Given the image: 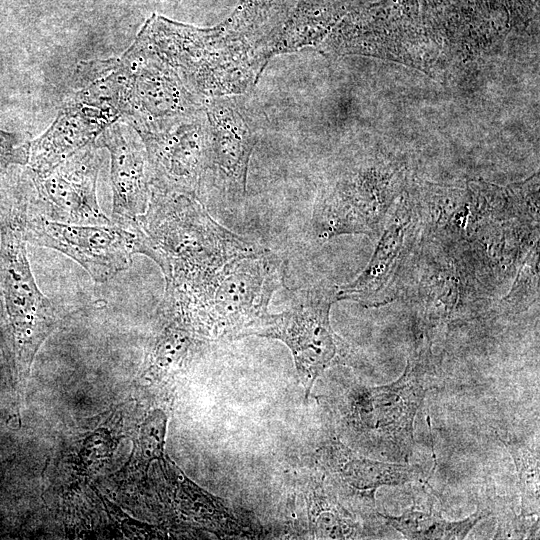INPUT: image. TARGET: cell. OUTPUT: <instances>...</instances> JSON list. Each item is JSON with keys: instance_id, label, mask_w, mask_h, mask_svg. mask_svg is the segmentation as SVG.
Wrapping results in <instances>:
<instances>
[{"instance_id": "8", "label": "cell", "mask_w": 540, "mask_h": 540, "mask_svg": "<svg viewBox=\"0 0 540 540\" xmlns=\"http://www.w3.org/2000/svg\"><path fill=\"white\" fill-rule=\"evenodd\" d=\"M121 117L104 80L84 85L67 101L51 124L29 142L27 172L43 177L98 136Z\"/></svg>"}, {"instance_id": "17", "label": "cell", "mask_w": 540, "mask_h": 540, "mask_svg": "<svg viewBox=\"0 0 540 540\" xmlns=\"http://www.w3.org/2000/svg\"><path fill=\"white\" fill-rule=\"evenodd\" d=\"M310 532L314 538H355L358 524L324 487L322 480L313 479L306 491Z\"/></svg>"}, {"instance_id": "23", "label": "cell", "mask_w": 540, "mask_h": 540, "mask_svg": "<svg viewBox=\"0 0 540 540\" xmlns=\"http://www.w3.org/2000/svg\"><path fill=\"white\" fill-rule=\"evenodd\" d=\"M1 310V309H0Z\"/></svg>"}, {"instance_id": "22", "label": "cell", "mask_w": 540, "mask_h": 540, "mask_svg": "<svg viewBox=\"0 0 540 540\" xmlns=\"http://www.w3.org/2000/svg\"><path fill=\"white\" fill-rule=\"evenodd\" d=\"M29 156V141L18 133L0 130V179L17 167L26 166Z\"/></svg>"}, {"instance_id": "14", "label": "cell", "mask_w": 540, "mask_h": 540, "mask_svg": "<svg viewBox=\"0 0 540 540\" xmlns=\"http://www.w3.org/2000/svg\"><path fill=\"white\" fill-rule=\"evenodd\" d=\"M430 366V347L418 346L398 380L367 389L375 430L408 446L413 443L414 417L426 391L434 387Z\"/></svg>"}, {"instance_id": "13", "label": "cell", "mask_w": 540, "mask_h": 540, "mask_svg": "<svg viewBox=\"0 0 540 540\" xmlns=\"http://www.w3.org/2000/svg\"><path fill=\"white\" fill-rule=\"evenodd\" d=\"M317 459L336 492L361 513H378L375 493L379 487L402 485L416 476L409 465L359 456L338 439L325 443L317 451Z\"/></svg>"}, {"instance_id": "12", "label": "cell", "mask_w": 540, "mask_h": 540, "mask_svg": "<svg viewBox=\"0 0 540 540\" xmlns=\"http://www.w3.org/2000/svg\"><path fill=\"white\" fill-rule=\"evenodd\" d=\"M94 143L110 153L111 221L123 228L131 227L146 211L151 193L144 144L137 132L124 121L111 124Z\"/></svg>"}, {"instance_id": "1", "label": "cell", "mask_w": 540, "mask_h": 540, "mask_svg": "<svg viewBox=\"0 0 540 540\" xmlns=\"http://www.w3.org/2000/svg\"><path fill=\"white\" fill-rule=\"evenodd\" d=\"M137 222L154 250L165 285L189 298L227 263L263 248L215 221L192 194L151 188L147 209Z\"/></svg>"}, {"instance_id": "21", "label": "cell", "mask_w": 540, "mask_h": 540, "mask_svg": "<svg viewBox=\"0 0 540 540\" xmlns=\"http://www.w3.org/2000/svg\"><path fill=\"white\" fill-rule=\"evenodd\" d=\"M497 532L495 538H533L539 527V514L516 515L513 508L501 507L497 510Z\"/></svg>"}, {"instance_id": "19", "label": "cell", "mask_w": 540, "mask_h": 540, "mask_svg": "<svg viewBox=\"0 0 540 540\" xmlns=\"http://www.w3.org/2000/svg\"><path fill=\"white\" fill-rule=\"evenodd\" d=\"M167 415L161 409L152 410L140 426L135 445L133 467L147 470L150 463L165 460L164 447L167 430Z\"/></svg>"}, {"instance_id": "11", "label": "cell", "mask_w": 540, "mask_h": 540, "mask_svg": "<svg viewBox=\"0 0 540 540\" xmlns=\"http://www.w3.org/2000/svg\"><path fill=\"white\" fill-rule=\"evenodd\" d=\"M100 165L99 147L93 142L43 177L27 172L31 184L29 212L66 224H111L96 195Z\"/></svg>"}, {"instance_id": "3", "label": "cell", "mask_w": 540, "mask_h": 540, "mask_svg": "<svg viewBox=\"0 0 540 540\" xmlns=\"http://www.w3.org/2000/svg\"><path fill=\"white\" fill-rule=\"evenodd\" d=\"M285 269L281 257L263 247L227 263L193 298L182 295L200 338L205 342L244 338L268 314Z\"/></svg>"}, {"instance_id": "9", "label": "cell", "mask_w": 540, "mask_h": 540, "mask_svg": "<svg viewBox=\"0 0 540 540\" xmlns=\"http://www.w3.org/2000/svg\"><path fill=\"white\" fill-rule=\"evenodd\" d=\"M138 135L147 154L150 187L199 198L208 145L204 108L157 124Z\"/></svg>"}, {"instance_id": "4", "label": "cell", "mask_w": 540, "mask_h": 540, "mask_svg": "<svg viewBox=\"0 0 540 540\" xmlns=\"http://www.w3.org/2000/svg\"><path fill=\"white\" fill-rule=\"evenodd\" d=\"M102 76L123 121L137 133L193 114L202 101L140 30L125 53Z\"/></svg>"}, {"instance_id": "5", "label": "cell", "mask_w": 540, "mask_h": 540, "mask_svg": "<svg viewBox=\"0 0 540 540\" xmlns=\"http://www.w3.org/2000/svg\"><path fill=\"white\" fill-rule=\"evenodd\" d=\"M336 301L337 286H312L303 290L287 310L266 314L245 336L276 339L289 348L305 398L326 369L349 364L352 357L351 346L330 324V309Z\"/></svg>"}, {"instance_id": "20", "label": "cell", "mask_w": 540, "mask_h": 540, "mask_svg": "<svg viewBox=\"0 0 540 540\" xmlns=\"http://www.w3.org/2000/svg\"><path fill=\"white\" fill-rule=\"evenodd\" d=\"M538 258L539 243L537 240L536 244L531 247L528 255L525 257L510 292L503 299L510 307L516 310H520L522 306H529L532 301L538 298Z\"/></svg>"}, {"instance_id": "18", "label": "cell", "mask_w": 540, "mask_h": 540, "mask_svg": "<svg viewBox=\"0 0 540 540\" xmlns=\"http://www.w3.org/2000/svg\"><path fill=\"white\" fill-rule=\"evenodd\" d=\"M514 460L521 495V514H539V453L526 444L500 437Z\"/></svg>"}, {"instance_id": "16", "label": "cell", "mask_w": 540, "mask_h": 540, "mask_svg": "<svg viewBox=\"0 0 540 540\" xmlns=\"http://www.w3.org/2000/svg\"><path fill=\"white\" fill-rule=\"evenodd\" d=\"M490 512L478 509L474 514L461 521H447L433 506L424 511L416 504L400 516L377 513L387 524L396 529L407 539L413 540H462L477 522Z\"/></svg>"}, {"instance_id": "6", "label": "cell", "mask_w": 540, "mask_h": 540, "mask_svg": "<svg viewBox=\"0 0 540 540\" xmlns=\"http://www.w3.org/2000/svg\"><path fill=\"white\" fill-rule=\"evenodd\" d=\"M26 239L70 257L97 283L106 282L129 268L134 254L152 256L151 246L138 222L129 228L114 223L66 224L28 210Z\"/></svg>"}, {"instance_id": "10", "label": "cell", "mask_w": 540, "mask_h": 540, "mask_svg": "<svg viewBox=\"0 0 540 540\" xmlns=\"http://www.w3.org/2000/svg\"><path fill=\"white\" fill-rule=\"evenodd\" d=\"M422 225L419 206L402 199L389 216L365 269L355 280L337 287L338 301L352 300L365 307L394 301L402 291Z\"/></svg>"}, {"instance_id": "2", "label": "cell", "mask_w": 540, "mask_h": 540, "mask_svg": "<svg viewBox=\"0 0 540 540\" xmlns=\"http://www.w3.org/2000/svg\"><path fill=\"white\" fill-rule=\"evenodd\" d=\"M30 181L26 173L0 180V309L18 370H29L40 345L56 326L50 300L40 291L27 256Z\"/></svg>"}, {"instance_id": "15", "label": "cell", "mask_w": 540, "mask_h": 540, "mask_svg": "<svg viewBox=\"0 0 540 540\" xmlns=\"http://www.w3.org/2000/svg\"><path fill=\"white\" fill-rule=\"evenodd\" d=\"M174 487V501L187 518L217 536L239 535L242 527L223 501L188 479L170 458L162 462Z\"/></svg>"}, {"instance_id": "7", "label": "cell", "mask_w": 540, "mask_h": 540, "mask_svg": "<svg viewBox=\"0 0 540 540\" xmlns=\"http://www.w3.org/2000/svg\"><path fill=\"white\" fill-rule=\"evenodd\" d=\"M203 108L208 145L200 195L213 186L230 197L243 198L249 161L261 134L260 114L241 96L209 98L203 101Z\"/></svg>"}]
</instances>
